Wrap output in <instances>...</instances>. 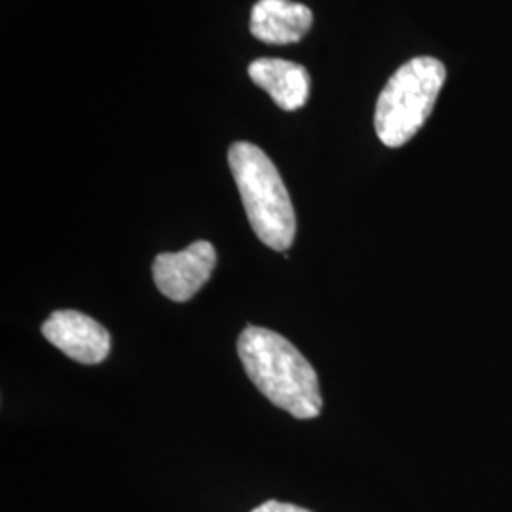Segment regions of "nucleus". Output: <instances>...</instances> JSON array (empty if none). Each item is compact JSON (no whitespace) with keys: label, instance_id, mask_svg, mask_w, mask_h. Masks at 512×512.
I'll return each instance as SVG.
<instances>
[{"label":"nucleus","instance_id":"nucleus-1","mask_svg":"<svg viewBox=\"0 0 512 512\" xmlns=\"http://www.w3.org/2000/svg\"><path fill=\"white\" fill-rule=\"evenodd\" d=\"M238 355L249 380L277 408L298 420L321 414L317 372L285 336L249 325L239 334Z\"/></svg>","mask_w":512,"mask_h":512},{"label":"nucleus","instance_id":"nucleus-2","mask_svg":"<svg viewBox=\"0 0 512 512\" xmlns=\"http://www.w3.org/2000/svg\"><path fill=\"white\" fill-rule=\"evenodd\" d=\"M228 164L256 238L274 251H287L296 236V215L274 162L256 145L239 141L230 147Z\"/></svg>","mask_w":512,"mask_h":512},{"label":"nucleus","instance_id":"nucleus-3","mask_svg":"<svg viewBox=\"0 0 512 512\" xmlns=\"http://www.w3.org/2000/svg\"><path fill=\"white\" fill-rule=\"evenodd\" d=\"M446 80L439 59L414 57L389 78L378 97L374 128L385 147L406 145L427 122Z\"/></svg>","mask_w":512,"mask_h":512},{"label":"nucleus","instance_id":"nucleus-4","mask_svg":"<svg viewBox=\"0 0 512 512\" xmlns=\"http://www.w3.org/2000/svg\"><path fill=\"white\" fill-rule=\"evenodd\" d=\"M217 251L209 241H194L179 253H162L152 264L158 291L173 302H188L211 279Z\"/></svg>","mask_w":512,"mask_h":512},{"label":"nucleus","instance_id":"nucleus-5","mask_svg":"<svg viewBox=\"0 0 512 512\" xmlns=\"http://www.w3.org/2000/svg\"><path fill=\"white\" fill-rule=\"evenodd\" d=\"M42 336L82 365H99L109 357V330L82 311H54L42 325Z\"/></svg>","mask_w":512,"mask_h":512},{"label":"nucleus","instance_id":"nucleus-6","mask_svg":"<svg viewBox=\"0 0 512 512\" xmlns=\"http://www.w3.org/2000/svg\"><path fill=\"white\" fill-rule=\"evenodd\" d=\"M311 25L310 8L293 0H258L251 14V33L266 44H296Z\"/></svg>","mask_w":512,"mask_h":512},{"label":"nucleus","instance_id":"nucleus-7","mask_svg":"<svg viewBox=\"0 0 512 512\" xmlns=\"http://www.w3.org/2000/svg\"><path fill=\"white\" fill-rule=\"evenodd\" d=\"M249 76L258 88L270 93L279 109H302L310 97V73L293 61L260 57L249 65Z\"/></svg>","mask_w":512,"mask_h":512},{"label":"nucleus","instance_id":"nucleus-8","mask_svg":"<svg viewBox=\"0 0 512 512\" xmlns=\"http://www.w3.org/2000/svg\"><path fill=\"white\" fill-rule=\"evenodd\" d=\"M251 512H311L308 509H302V507H298V505H293V503H281V501H275V499H270V501H266V503H262V505H258L255 511Z\"/></svg>","mask_w":512,"mask_h":512}]
</instances>
